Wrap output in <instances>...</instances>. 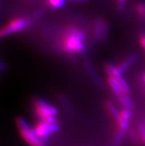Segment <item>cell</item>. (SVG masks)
I'll return each mask as SVG.
<instances>
[{
  "label": "cell",
  "instance_id": "22",
  "mask_svg": "<svg viewBox=\"0 0 145 146\" xmlns=\"http://www.w3.org/2000/svg\"><path fill=\"white\" fill-rule=\"evenodd\" d=\"M38 146H47L46 142H45V141H44V140H42V141H41L40 144H39Z\"/></svg>",
  "mask_w": 145,
  "mask_h": 146
},
{
  "label": "cell",
  "instance_id": "23",
  "mask_svg": "<svg viewBox=\"0 0 145 146\" xmlns=\"http://www.w3.org/2000/svg\"><path fill=\"white\" fill-rule=\"evenodd\" d=\"M143 79H144V82H145V74H144V78H143Z\"/></svg>",
  "mask_w": 145,
  "mask_h": 146
},
{
  "label": "cell",
  "instance_id": "4",
  "mask_svg": "<svg viewBox=\"0 0 145 146\" xmlns=\"http://www.w3.org/2000/svg\"><path fill=\"white\" fill-rule=\"evenodd\" d=\"M30 25V20L26 18H15L2 27L1 36H7L24 30Z\"/></svg>",
  "mask_w": 145,
  "mask_h": 146
},
{
  "label": "cell",
  "instance_id": "2",
  "mask_svg": "<svg viewBox=\"0 0 145 146\" xmlns=\"http://www.w3.org/2000/svg\"><path fill=\"white\" fill-rule=\"evenodd\" d=\"M17 125L18 127L20 134L26 143L30 146H38L41 143V139L36 134L33 128H30L24 119L19 117L17 119Z\"/></svg>",
  "mask_w": 145,
  "mask_h": 146
},
{
  "label": "cell",
  "instance_id": "11",
  "mask_svg": "<svg viewBox=\"0 0 145 146\" xmlns=\"http://www.w3.org/2000/svg\"><path fill=\"white\" fill-rule=\"evenodd\" d=\"M107 109H108L110 114L112 115L113 117V118L116 119V122H117V121L120 119V112H119V111L117 110L116 106H114L112 102H108L107 103Z\"/></svg>",
  "mask_w": 145,
  "mask_h": 146
},
{
  "label": "cell",
  "instance_id": "21",
  "mask_svg": "<svg viewBox=\"0 0 145 146\" xmlns=\"http://www.w3.org/2000/svg\"><path fill=\"white\" fill-rule=\"evenodd\" d=\"M69 1H71V2H85L87 0H69Z\"/></svg>",
  "mask_w": 145,
  "mask_h": 146
},
{
  "label": "cell",
  "instance_id": "19",
  "mask_svg": "<svg viewBox=\"0 0 145 146\" xmlns=\"http://www.w3.org/2000/svg\"><path fill=\"white\" fill-rule=\"evenodd\" d=\"M140 43L142 44V46L145 49V35H142L140 37Z\"/></svg>",
  "mask_w": 145,
  "mask_h": 146
},
{
  "label": "cell",
  "instance_id": "5",
  "mask_svg": "<svg viewBox=\"0 0 145 146\" xmlns=\"http://www.w3.org/2000/svg\"><path fill=\"white\" fill-rule=\"evenodd\" d=\"M33 130L41 140L46 141L52 133L59 131V126L57 123H48L41 120L35 125Z\"/></svg>",
  "mask_w": 145,
  "mask_h": 146
},
{
  "label": "cell",
  "instance_id": "7",
  "mask_svg": "<svg viewBox=\"0 0 145 146\" xmlns=\"http://www.w3.org/2000/svg\"><path fill=\"white\" fill-rule=\"evenodd\" d=\"M107 82H108L109 86L110 87V88L112 89V91H113L115 94L119 96L121 94H124L121 85H120L117 78L114 77V76H109L108 79H107Z\"/></svg>",
  "mask_w": 145,
  "mask_h": 146
},
{
  "label": "cell",
  "instance_id": "16",
  "mask_svg": "<svg viewBox=\"0 0 145 146\" xmlns=\"http://www.w3.org/2000/svg\"><path fill=\"white\" fill-rule=\"evenodd\" d=\"M65 0H48V4L51 6L52 7L58 8L60 7L64 4Z\"/></svg>",
  "mask_w": 145,
  "mask_h": 146
},
{
  "label": "cell",
  "instance_id": "6",
  "mask_svg": "<svg viewBox=\"0 0 145 146\" xmlns=\"http://www.w3.org/2000/svg\"><path fill=\"white\" fill-rule=\"evenodd\" d=\"M107 31H108V26H107V22L99 19L95 22L94 38L96 39V40L106 39L107 35Z\"/></svg>",
  "mask_w": 145,
  "mask_h": 146
},
{
  "label": "cell",
  "instance_id": "10",
  "mask_svg": "<svg viewBox=\"0 0 145 146\" xmlns=\"http://www.w3.org/2000/svg\"><path fill=\"white\" fill-rule=\"evenodd\" d=\"M118 98L119 100V102L122 106L124 107V108H128L130 109L133 107V104H132V101H131L130 98L129 97L127 94H121V95L118 96Z\"/></svg>",
  "mask_w": 145,
  "mask_h": 146
},
{
  "label": "cell",
  "instance_id": "9",
  "mask_svg": "<svg viewBox=\"0 0 145 146\" xmlns=\"http://www.w3.org/2000/svg\"><path fill=\"white\" fill-rule=\"evenodd\" d=\"M105 72L109 76H114V77H118L122 75L121 71L119 69V67L113 64H107L105 68Z\"/></svg>",
  "mask_w": 145,
  "mask_h": 146
},
{
  "label": "cell",
  "instance_id": "17",
  "mask_svg": "<svg viewBox=\"0 0 145 146\" xmlns=\"http://www.w3.org/2000/svg\"><path fill=\"white\" fill-rule=\"evenodd\" d=\"M138 135L141 137V139H142L144 143H145V125L144 124H138Z\"/></svg>",
  "mask_w": 145,
  "mask_h": 146
},
{
  "label": "cell",
  "instance_id": "13",
  "mask_svg": "<svg viewBox=\"0 0 145 146\" xmlns=\"http://www.w3.org/2000/svg\"><path fill=\"white\" fill-rule=\"evenodd\" d=\"M116 78H117L119 82V83L120 85H121V88H122L123 92L128 94L130 92V86L128 85V84H127V82H126V80L122 77V76H118V77Z\"/></svg>",
  "mask_w": 145,
  "mask_h": 146
},
{
  "label": "cell",
  "instance_id": "1",
  "mask_svg": "<svg viewBox=\"0 0 145 146\" xmlns=\"http://www.w3.org/2000/svg\"><path fill=\"white\" fill-rule=\"evenodd\" d=\"M85 34L82 30L70 26L65 29L62 40L61 42L62 48L67 53H79L85 49Z\"/></svg>",
  "mask_w": 145,
  "mask_h": 146
},
{
  "label": "cell",
  "instance_id": "8",
  "mask_svg": "<svg viewBox=\"0 0 145 146\" xmlns=\"http://www.w3.org/2000/svg\"><path fill=\"white\" fill-rule=\"evenodd\" d=\"M136 59H137V55L132 54V55L129 56L127 58H126L119 65H118L119 69L121 74H123L125 70H127L129 68V67L136 62Z\"/></svg>",
  "mask_w": 145,
  "mask_h": 146
},
{
  "label": "cell",
  "instance_id": "12",
  "mask_svg": "<svg viewBox=\"0 0 145 146\" xmlns=\"http://www.w3.org/2000/svg\"><path fill=\"white\" fill-rule=\"evenodd\" d=\"M124 131H121V130L118 129L117 131L115 133L114 136L113 141V146H119L123 140L124 135Z\"/></svg>",
  "mask_w": 145,
  "mask_h": 146
},
{
  "label": "cell",
  "instance_id": "18",
  "mask_svg": "<svg viewBox=\"0 0 145 146\" xmlns=\"http://www.w3.org/2000/svg\"><path fill=\"white\" fill-rule=\"evenodd\" d=\"M128 133L130 137V139H132L133 142H135V143H138L139 139H138V135L136 134V133L134 131H132V130L131 129L128 130Z\"/></svg>",
  "mask_w": 145,
  "mask_h": 146
},
{
  "label": "cell",
  "instance_id": "3",
  "mask_svg": "<svg viewBox=\"0 0 145 146\" xmlns=\"http://www.w3.org/2000/svg\"><path fill=\"white\" fill-rule=\"evenodd\" d=\"M33 106L36 114L41 119V120H44L50 117H56L58 114L56 108L43 100H36L33 102Z\"/></svg>",
  "mask_w": 145,
  "mask_h": 146
},
{
  "label": "cell",
  "instance_id": "20",
  "mask_svg": "<svg viewBox=\"0 0 145 146\" xmlns=\"http://www.w3.org/2000/svg\"><path fill=\"white\" fill-rule=\"evenodd\" d=\"M126 0H119V6L121 8H122L124 6V3Z\"/></svg>",
  "mask_w": 145,
  "mask_h": 146
},
{
  "label": "cell",
  "instance_id": "15",
  "mask_svg": "<svg viewBox=\"0 0 145 146\" xmlns=\"http://www.w3.org/2000/svg\"><path fill=\"white\" fill-rule=\"evenodd\" d=\"M136 11L141 17L145 19V3L141 2L136 5Z\"/></svg>",
  "mask_w": 145,
  "mask_h": 146
},
{
  "label": "cell",
  "instance_id": "14",
  "mask_svg": "<svg viewBox=\"0 0 145 146\" xmlns=\"http://www.w3.org/2000/svg\"><path fill=\"white\" fill-rule=\"evenodd\" d=\"M130 118H131L130 109H128V108H124V109H123L122 111H121V112H120V119H122V120L129 122V120L130 119Z\"/></svg>",
  "mask_w": 145,
  "mask_h": 146
}]
</instances>
